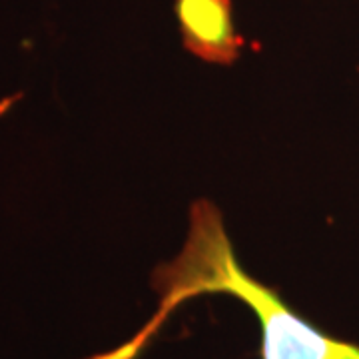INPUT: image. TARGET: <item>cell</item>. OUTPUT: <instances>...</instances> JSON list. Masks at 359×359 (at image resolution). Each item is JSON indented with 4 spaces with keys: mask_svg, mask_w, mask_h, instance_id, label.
Returning <instances> with one entry per match:
<instances>
[{
    "mask_svg": "<svg viewBox=\"0 0 359 359\" xmlns=\"http://www.w3.org/2000/svg\"><path fill=\"white\" fill-rule=\"evenodd\" d=\"M160 313L205 294H228L254 311L262 330V359H359V346L337 339L304 320L276 290L250 276L233 254L219 210L198 200L190 212L184 250L152 273Z\"/></svg>",
    "mask_w": 359,
    "mask_h": 359,
    "instance_id": "cell-1",
    "label": "cell"
},
{
    "mask_svg": "<svg viewBox=\"0 0 359 359\" xmlns=\"http://www.w3.org/2000/svg\"><path fill=\"white\" fill-rule=\"evenodd\" d=\"M162 323H164V320H162L160 316H154L152 321H150L144 330H140V334L136 335L132 341L124 344L122 347H118L114 351H108V353H102V355H94V358L90 359H134L140 353L142 349L146 347V344L150 341V337L158 332V327H160Z\"/></svg>",
    "mask_w": 359,
    "mask_h": 359,
    "instance_id": "cell-3",
    "label": "cell"
},
{
    "mask_svg": "<svg viewBox=\"0 0 359 359\" xmlns=\"http://www.w3.org/2000/svg\"><path fill=\"white\" fill-rule=\"evenodd\" d=\"M184 48L210 65L230 66L240 58L244 36L233 25L231 0H174Z\"/></svg>",
    "mask_w": 359,
    "mask_h": 359,
    "instance_id": "cell-2",
    "label": "cell"
}]
</instances>
